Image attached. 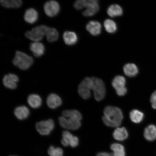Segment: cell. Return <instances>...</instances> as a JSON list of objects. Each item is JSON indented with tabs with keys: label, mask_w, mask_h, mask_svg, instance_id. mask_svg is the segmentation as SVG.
Returning a JSON list of instances; mask_svg holds the SVG:
<instances>
[{
	"label": "cell",
	"mask_w": 156,
	"mask_h": 156,
	"mask_svg": "<svg viewBox=\"0 0 156 156\" xmlns=\"http://www.w3.org/2000/svg\"><path fill=\"white\" fill-rule=\"evenodd\" d=\"M123 115L118 107L107 106L104 110L102 118L103 122L106 126L112 127H118L122 123Z\"/></svg>",
	"instance_id": "6da1fadb"
},
{
	"label": "cell",
	"mask_w": 156,
	"mask_h": 156,
	"mask_svg": "<svg viewBox=\"0 0 156 156\" xmlns=\"http://www.w3.org/2000/svg\"><path fill=\"white\" fill-rule=\"evenodd\" d=\"M12 63L14 65L18 67L19 69L25 70L28 69L34 63L33 58L28 55L21 51H17L16 52Z\"/></svg>",
	"instance_id": "7a4b0ae2"
},
{
	"label": "cell",
	"mask_w": 156,
	"mask_h": 156,
	"mask_svg": "<svg viewBox=\"0 0 156 156\" xmlns=\"http://www.w3.org/2000/svg\"><path fill=\"white\" fill-rule=\"evenodd\" d=\"M48 27L44 25L35 27L31 31H27L25 34L27 38L35 42L41 40L44 35L46 36Z\"/></svg>",
	"instance_id": "3957f363"
},
{
	"label": "cell",
	"mask_w": 156,
	"mask_h": 156,
	"mask_svg": "<svg viewBox=\"0 0 156 156\" xmlns=\"http://www.w3.org/2000/svg\"><path fill=\"white\" fill-rule=\"evenodd\" d=\"M93 77H86L81 82L78 87V93L83 98L89 99L91 96V90H93Z\"/></svg>",
	"instance_id": "277c9868"
},
{
	"label": "cell",
	"mask_w": 156,
	"mask_h": 156,
	"mask_svg": "<svg viewBox=\"0 0 156 156\" xmlns=\"http://www.w3.org/2000/svg\"><path fill=\"white\" fill-rule=\"evenodd\" d=\"M93 90L95 100L100 101L104 99L106 94V88L102 80L99 78L93 77Z\"/></svg>",
	"instance_id": "5b68a950"
},
{
	"label": "cell",
	"mask_w": 156,
	"mask_h": 156,
	"mask_svg": "<svg viewBox=\"0 0 156 156\" xmlns=\"http://www.w3.org/2000/svg\"><path fill=\"white\" fill-rule=\"evenodd\" d=\"M54 127V122L51 119L42 121L36 123V124L37 131L42 136L49 135Z\"/></svg>",
	"instance_id": "8992f818"
},
{
	"label": "cell",
	"mask_w": 156,
	"mask_h": 156,
	"mask_svg": "<svg viewBox=\"0 0 156 156\" xmlns=\"http://www.w3.org/2000/svg\"><path fill=\"white\" fill-rule=\"evenodd\" d=\"M126 83L125 78L122 76H117L113 79L112 87L115 89L117 94L119 96H123L126 94L127 89L126 87Z\"/></svg>",
	"instance_id": "52a82bcc"
},
{
	"label": "cell",
	"mask_w": 156,
	"mask_h": 156,
	"mask_svg": "<svg viewBox=\"0 0 156 156\" xmlns=\"http://www.w3.org/2000/svg\"><path fill=\"white\" fill-rule=\"evenodd\" d=\"M60 126L67 130H76L79 129L81 126L80 121L71 118H66L61 116L58 118Z\"/></svg>",
	"instance_id": "ba28073f"
},
{
	"label": "cell",
	"mask_w": 156,
	"mask_h": 156,
	"mask_svg": "<svg viewBox=\"0 0 156 156\" xmlns=\"http://www.w3.org/2000/svg\"><path fill=\"white\" fill-rule=\"evenodd\" d=\"M83 8L86 9L83 13L85 17H90L94 15L98 11L99 7L97 0H83Z\"/></svg>",
	"instance_id": "9c48e42d"
},
{
	"label": "cell",
	"mask_w": 156,
	"mask_h": 156,
	"mask_svg": "<svg viewBox=\"0 0 156 156\" xmlns=\"http://www.w3.org/2000/svg\"><path fill=\"white\" fill-rule=\"evenodd\" d=\"M60 7L59 4L55 1L46 2L44 5V10L46 14L50 17L57 15L59 12Z\"/></svg>",
	"instance_id": "30bf717a"
},
{
	"label": "cell",
	"mask_w": 156,
	"mask_h": 156,
	"mask_svg": "<svg viewBox=\"0 0 156 156\" xmlns=\"http://www.w3.org/2000/svg\"><path fill=\"white\" fill-rule=\"evenodd\" d=\"M19 79L18 76L14 74L9 73L5 75L3 79L4 85L7 88L15 89L17 87V83Z\"/></svg>",
	"instance_id": "8fae6325"
},
{
	"label": "cell",
	"mask_w": 156,
	"mask_h": 156,
	"mask_svg": "<svg viewBox=\"0 0 156 156\" xmlns=\"http://www.w3.org/2000/svg\"><path fill=\"white\" fill-rule=\"evenodd\" d=\"M47 104L50 108L55 109L61 106L62 101L61 98L54 93L50 94L47 98Z\"/></svg>",
	"instance_id": "7c38bea8"
},
{
	"label": "cell",
	"mask_w": 156,
	"mask_h": 156,
	"mask_svg": "<svg viewBox=\"0 0 156 156\" xmlns=\"http://www.w3.org/2000/svg\"><path fill=\"white\" fill-rule=\"evenodd\" d=\"M102 26L100 23L97 21H91L88 23L86 26L87 31L93 36H96L100 34Z\"/></svg>",
	"instance_id": "4fadbf2b"
},
{
	"label": "cell",
	"mask_w": 156,
	"mask_h": 156,
	"mask_svg": "<svg viewBox=\"0 0 156 156\" xmlns=\"http://www.w3.org/2000/svg\"><path fill=\"white\" fill-rule=\"evenodd\" d=\"M30 49L35 57L39 58L44 54L45 48L41 43L34 42L30 44Z\"/></svg>",
	"instance_id": "5bb4252c"
},
{
	"label": "cell",
	"mask_w": 156,
	"mask_h": 156,
	"mask_svg": "<svg viewBox=\"0 0 156 156\" xmlns=\"http://www.w3.org/2000/svg\"><path fill=\"white\" fill-rule=\"evenodd\" d=\"M38 17V13L36 10L33 8H30L27 9L25 11L24 19L27 23L33 24L37 20Z\"/></svg>",
	"instance_id": "9a60e30c"
},
{
	"label": "cell",
	"mask_w": 156,
	"mask_h": 156,
	"mask_svg": "<svg viewBox=\"0 0 156 156\" xmlns=\"http://www.w3.org/2000/svg\"><path fill=\"white\" fill-rule=\"evenodd\" d=\"M14 114L19 120H23L28 118L30 112L27 107L23 106L16 107L15 109Z\"/></svg>",
	"instance_id": "2e32d148"
},
{
	"label": "cell",
	"mask_w": 156,
	"mask_h": 156,
	"mask_svg": "<svg viewBox=\"0 0 156 156\" xmlns=\"http://www.w3.org/2000/svg\"><path fill=\"white\" fill-rule=\"evenodd\" d=\"M63 38L64 42L68 45L71 46L76 43L78 37L75 32L66 31L64 33Z\"/></svg>",
	"instance_id": "e0dca14e"
},
{
	"label": "cell",
	"mask_w": 156,
	"mask_h": 156,
	"mask_svg": "<svg viewBox=\"0 0 156 156\" xmlns=\"http://www.w3.org/2000/svg\"><path fill=\"white\" fill-rule=\"evenodd\" d=\"M27 102L29 105L32 108H37L40 107L42 103V100L39 95L36 94H31L29 95Z\"/></svg>",
	"instance_id": "ac0fdd59"
},
{
	"label": "cell",
	"mask_w": 156,
	"mask_h": 156,
	"mask_svg": "<svg viewBox=\"0 0 156 156\" xmlns=\"http://www.w3.org/2000/svg\"><path fill=\"white\" fill-rule=\"evenodd\" d=\"M113 136L115 139L119 141H123L127 138L128 133L126 128H117L113 132Z\"/></svg>",
	"instance_id": "d6986e66"
},
{
	"label": "cell",
	"mask_w": 156,
	"mask_h": 156,
	"mask_svg": "<svg viewBox=\"0 0 156 156\" xmlns=\"http://www.w3.org/2000/svg\"><path fill=\"white\" fill-rule=\"evenodd\" d=\"M144 137L148 141H152L156 139V126L154 125H150L145 129Z\"/></svg>",
	"instance_id": "ffe728a7"
},
{
	"label": "cell",
	"mask_w": 156,
	"mask_h": 156,
	"mask_svg": "<svg viewBox=\"0 0 156 156\" xmlns=\"http://www.w3.org/2000/svg\"><path fill=\"white\" fill-rule=\"evenodd\" d=\"M123 71L125 74L129 77H135L138 73L137 66L133 63L126 64L123 67Z\"/></svg>",
	"instance_id": "44dd1931"
},
{
	"label": "cell",
	"mask_w": 156,
	"mask_h": 156,
	"mask_svg": "<svg viewBox=\"0 0 156 156\" xmlns=\"http://www.w3.org/2000/svg\"><path fill=\"white\" fill-rule=\"evenodd\" d=\"M107 13L111 17L120 16L122 15L123 10L122 8L119 5H112L110 6L107 9Z\"/></svg>",
	"instance_id": "7402d4cb"
},
{
	"label": "cell",
	"mask_w": 156,
	"mask_h": 156,
	"mask_svg": "<svg viewBox=\"0 0 156 156\" xmlns=\"http://www.w3.org/2000/svg\"><path fill=\"white\" fill-rule=\"evenodd\" d=\"M0 2L2 6L7 8H17L22 4L21 0H1Z\"/></svg>",
	"instance_id": "603a6c76"
},
{
	"label": "cell",
	"mask_w": 156,
	"mask_h": 156,
	"mask_svg": "<svg viewBox=\"0 0 156 156\" xmlns=\"http://www.w3.org/2000/svg\"><path fill=\"white\" fill-rule=\"evenodd\" d=\"M110 148L113 152L112 154L114 156H125V148L121 144H113L111 145Z\"/></svg>",
	"instance_id": "cb8c5ba5"
},
{
	"label": "cell",
	"mask_w": 156,
	"mask_h": 156,
	"mask_svg": "<svg viewBox=\"0 0 156 156\" xmlns=\"http://www.w3.org/2000/svg\"><path fill=\"white\" fill-rule=\"evenodd\" d=\"M130 118L133 122L139 123L144 119V115L143 112L137 110H133L130 113Z\"/></svg>",
	"instance_id": "d4e9b609"
},
{
	"label": "cell",
	"mask_w": 156,
	"mask_h": 156,
	"mask_svg": "<svg viewBox=\"0 0 156 156\" xmlns=\"http://www.w3.org/2000/svg\"><path fill=\"white\" fill-rule=\"evenodd\" d=\"M62 116L66 118H71L81 121L82 119L81 114L77 110H66L62 112Z\"/></svg>",
	"instance_id": "484cf974"
},
{
	"label": "cell",
	"mask_w": 156,
	"mask_h": 156,
	"mask_svg": "<svg viewBox=\"0 0 156 156\" xmlns=\"http://www.w3.org/2000/svg\"><path fill=\"white\" fill-rule=\"evenodd\" d=\"M62 136L61 143L62 145L65 147H67L71 145L75 136L67 130L64 131L62 133Z\"/></svg>",
	"instance_id": "4316f807"
},
{
	"label": "cell",
	"mask_w": 156,
	"mask_h": 156,
	"mask_svg": "<svg viewBox=\"0 0 156 156\" xmlns=\"http://www.w3.org/2000/svg\"><path fill=\"white\" fill-rule=\"evenodd\" d=\"M104 25L107 32L110 34H113L116 32L117 29L116 23L112 20L106 19L105 21Z\"/></svg>",
	"instance_id": "83f0119b"
},
{
	"label": "cell",
	"mask_w": 156,
	"mask_h": 156,
	"mask_svg": "<svg viewBox=\"0 0 156 156\" xmlns=\"http://www.w3.org/2000/svg\"><path fill=\"white\" fill-rule=\"evenodd\" d=\"M46 36L48 42H54L58 40V33L55 28L48 27Z\"/></svg>",
	"instance_id": "f1b7e54d"
},
{
	"label": "cell",
	"mask_w": 156,
	"mask_h": 156,
	"mask_svg": "<svg viewBox=\"0 0 156 156\" xmlns=\"http://www.w3.org/2000/svg\"><path fill=\"white\" fill-rule=\"evenodd\" d=\"M63 151L61 148L55 147L53 146H50L48 150L49 156H63Z\"/></svg>",
	"instance_id": "f546056e"
},
{
	"label": "cell",
	"mask_w": 156,
	"mask_h": 156,
	"mask_svg": "<svg viewBox=\"0 0 156 156\" xmlns=\"http://www.w3.org/2000/svg\"><path fill=\"white\" fill-rule=\"evenodd\" d=\"M151 101L153 108L156 109V91L152 94L151 97Z\"/></svg>",
	"instance_id": "4dcf8cb0"
},
{
	"label": "cell",
	"mask_w": 156,
	"mask_h": 156,
	"mask_svg": "<svg viewBox=\"0 0 156 156\" xmlns=\"http://www.w3.org/2000/svg\"><path fill=\"white\" fill-rule=\"evenodd\" d=\"M96 156H114L112 153H110L106 152H102L97 154Z\"/></svg>",
	"instance_id": "1f68e13d"
},
{
	"label": "cell",
	"mask_w": 156,
	"mask_h": 156,
	"mask_svg": "<svg viewBox=\"0 0 156 156\" xmlns=\"http://www.w3.org/2000/svg\"><path fill=\"white\" fill-rule=\"evenodd\" d=\"M16 156V155H11V156Z\"/></svg>",
	"instance_id": "d6a6232c"
}]
</instances>
